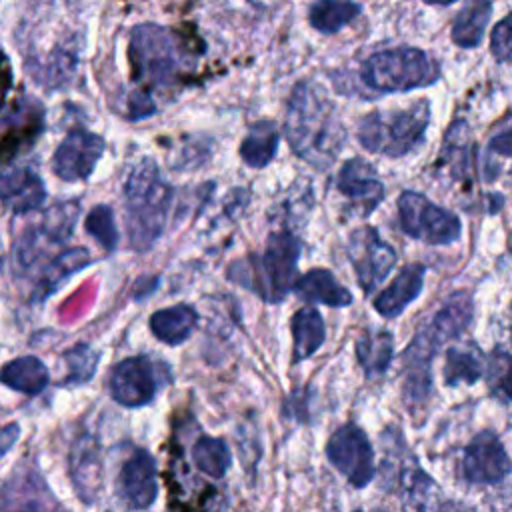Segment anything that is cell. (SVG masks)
<instances>
[{
    "instance_id": "obj_7",
    "label": "cell",
    "mask_w": 512,
    "mask_h": 512,
    "mask_svg": "<svg viewBox=\"0 0 512 512\" xmlns=\"http://www.w3.org/2000/svg\"><path fill=\"white\" fill-rule=\"evenodd\" d=\"M382 442H386L382 478H386L388 488L398 490L404 512H424L426 498L432 488L430 476L420 470L418 460L406 450L408 446L402 436L394 434V430H386V434H382Z\"/></svg>"
},
{
    "instance_id": "obj_25",
    "label": "cell",
    "mask_w": 512,
    "mask_h": 512,
    "mask_svg": "<svg viewBox=\"0 0 512 512\" xmlns=\"http://www.w3.org/2000/svg\"><path fill=\"white\" fill-rule=\"evenodd\" d=\"M292 358L294 362L310 358L324 342L326 330L320 312L312 306H304L292 316Z\"/></svg>"
},
{
    "instance_id": "obj_39",
    "label": "cell",
    "mask_w": 512,
    "mask_h": 512,
    "mask_svg": "<svg viewBox=\"0 0 512 512\" xmlns=\"http://www.w3.org/2000/svg\"><path fill=\"white\" fill-rule=\"evenodd\" d=\"M0 512H44L42 506L34 500H28L24 504H18V506H8V508H2Z\"/></svg>"
},
{
    "instance_id": "obj_41",
    "label": "cell",
    "mask_w": 512,
    "mask_h": 512,
    "mask_svg": "<svg viewBox=\"0 0 512 512\" xmlns=\"http://www.w3.org/2000/svg\"><path fill=\"white\" fill-rule=\"evenodd\" d=\"M354 512H364V510H354ZM370 512H388V510H382V508H376V510H370Z\"/></svg>"
},
{
    "instance_id": "obj_23",
    "label": "cell",
    "mask_w": 512,
    "mask_h": 512,
    "mask_svg": "<svg viewBox=\"0 0 512 512\" xmlns=\"http://www.w3.org/2000/svg\"><path fill=\"white\" fill-rule=\"evenodd\" d=\"M0 382L20 394L36 396L48 386L50 374H48L46 364L40 358L20 356V358L6 362L0 368Z\"/></svg>"
},
{
    "instance_id": "obj_15",
    "label": "cell",
    "mask_w": 512,
    "mask_h": 512,
    "mask_svg": "<svg viewBox=\"0 0 512 512\" xmlns=\"http://www.w3.org/2000/svg\"><path fill=\"white\" fill-rule=\"evenodd\" d=\"M118 490L122 500L136 510H144L152 506L158 494V480H156V462L148 450L144 448L132 450V454L126 458V462L120 468Z\"/></svg>"
},
{
    "instance_id": "obj_35",
    "label": "cell",
    "mask_w": 512,
    "mask_h": 512,
    "mask_svg": "<svg viewBox=\"0 0 512 512\" xmlns=\"http://www.w3.org/2000/svg\"><path fill=\"white\" fill-rule=\"evenodd\" d=\"M492 54L506 64H512V14L504 16L492 30L490 36Z\"/></svg>"
},
{
    "instance_id": "obj_38",
    "label": "cell",
    "mask_w": 512,
    "mask_h": 512,
    "mask_svg": "<svg viewBox=\"0 0 512 512\" xmlns=\"http://www.w3.org/2000/svg\"><path fill=\"white\" fill-rule=\"evenodd\" d=\"M490 148H492L494 152H498V154L512 156V130H506V132L498 134L496 138H492Z\"/></svg>"
},
{
    "instance_id": "obj_4",
    "label": "cell",
    "mask_w": 512,
    "mask_h": 512,
    "mask_svg": "<svg viewBox=\"0 0 512 512\" xmlns=\"http://www.w3.org/2000/svg\"><path fill=\"white\" fill-rule=\"evenodd\" d=\"M428 120V100L412 102L408 108L376 110L360 120L358 140L370 152L404 156L422 142Z\"/></svg>"
},
{
    "instance_id": "obj_24",
    "label": "cell",
    "mask_w": 512,
    "mask_h": 512,
    "mask_svg": "<svg viewBox=\"0 0 512 512\" xmlns=\"http://www.w3.org/2000/svg\"><path fill=\"white\" fill-rule=\"evenodd\" d=\"M280 144V130L272 120H258L248 128L240 144L242 160L252 168H264L276 156Z\"/></svg>"
},
{
    "instance_id": "obj_30",
    "label": "cell",
    "mask_w": 512,
    "mask_h": 512,
    "mask_svg": "<svg viewBox=\"0 0 512 512\" xmlns=\"http://www.w3.org/2000/svg\"><path fill=\"white\" fill-rule=\"evenodd\" d=\"M482 376V358L472 346H454L446 352L444 382L456 386L460 382L474 384Z\"/></svg>"
},
{
    "instance_id": "obj_12",
    "label": "cell",
    "mask_w": 512,
    "mask_h": 512,
    "mask_svg": "<svg viewBox=\"0 0 512 512\" xmlns=\"http://www.w3.org/2000/svg\"><path fill=\"white\" fill-rule=\"evenodd\" d=\"M110 396L114 402L126 408H140L156 396V374L154 362L148 356H130L120 360L108 380Z\"/></svg>"
},
{
    "instance_id": "obj_19",
    "label": "cell",
    "mask_w": 512,
    "mask_h": 512,
    "mask_svg": "<svg viewBox=\"0 0 512 512\" xmlns=\"http://www.w3.org/2000/svg\"><path fill=\"white\" fill-rule=\"evenodd\" d=\"M472 320V300L464 292L452 294L446 304L436 312L432 322L418 332V336L434 350H438L446 340L460 336Z\"/></svg>"
},
{
    "instance_id": "obj_11",
    "label": "cell",
    "mask_w": 512,
    "mask_h": 512,
    "mask_svg": "<svg viewBox=\"0 0 512 512\" xmlns=\"http://www.w3.org/2000/svg\"><path fill=\"white\" fill-rule=\"evenodd\" d=\"M348 256L358 284L366 294H370L388 276L396 262V252L370 226L360 228L350 236Z\"/></svg>"
},
{
    "instance_id": "obj_27",
    "label": "cell",
    "mask_w": 512,
    "mask_h": 512,
    "mask_svg": "<svg viewBox=\"0 0 512 512\" xmlns=\"http://www.w3.org/2000/svg\"><path fill=\"white\" fill-rule=\"evenodd\" d=\"M392 334L378 330V332H366L356 340V356L362 364L366 376L376 378L382 376L392 360Z\"/></svg>"
},
{
    "instance_id": "obj_5",
    "label": "cell",
    "mask_w": 512,
    "mask_h": 512,
    "mask_svg": "<svg viewBox=\"0 0 512 512\" xmlns=\"http://www.w3.org/2000/svg\"><path fill=\"white\" fill-rule=\"evenodd\" d=\"M360 78L378 92H406L436 82L438 66L424 50L390 48L368 56Z\"/></svg>"
},
{
    "instance_id": "obj_16",
    "label": "cell",
    "mask_w": 512,
    "mask_h": 512,
    "mask_svg": "<svg viewBox=\"0 0 512 512\" xmlns=\"http://www.w3.org/2000/svg\"><path fill=\"white\" fill-rule=\"evenodd\" d=\"M70 478L84 504L96 502L102 488V454L90 434L76 438L70 448Z\"/></svg>"
},
{
    "instance_id": "obj_36",
    "label": "cell",
    "mask_w": 512,
    "mask_h": 512,
    "mask_svg": "<svg viewBox=\"0 0 512 512\" xmlns=\"http://www.w3.org/2000/svg\"><path fill=\"white\" fill-rule=\"evenodd\" d=\"M128 110H130V118L132 120H140L146 118L150 114H154V100L148 92L144 90H134L128 98Z\"/></svg>"
},
{
    "instance_id": "obj_2",
    "label": "cell",
    "mask_w": 512,
    "mask_h": 512,
    "mask_svg": "<svg viewBox=\"0 0 512 512\" xmlns=\"http://www.w3.org/2000/svg\"><path fill=\"white\" fill-rule=\"evenodd\" d=\"M172 202V186L154 160H138L124 182L126 232L134 250H148L162 236Z\"/></svg>"
},
{
    "instance_id": "obj_40",
    "label": "cell",
    "mask_w": 512,
    "mask_h": 512,
    "mask_svg": "<svg viewBox=\"0 0 512 512\" xmlns=\"http://www.w3.org/2000/svg\"><path fill=\"white\" fill-rule=\"evenodd\" d=\"M424 2H428V4H440V6H444V4H452L454 0H424Z\"/></svg>"
},
{
    "instance_id": "obj_21",
    "label": "cell",
    "mask_w": 512,
    "mask_h": 512,
    "mask_svg": "<svg viewBox=\"0 0 512 512\" xmlns=\"http://www.w3.org/2000/svg\"><path fill=\"white\" fill-rule=\"evenodd\" d=\"M296 294L306 302H320L332 308H342L352 304V294L344 288L330 270L314 268L300 276L294 286Z\"/></svg>"
},
{
    "instance_id": "obj_28",
    "label": "cell",
    "mask_w": 512,
    "mask_h": 512,
    "mask_svg": "<svg viewBox=\"0 0 512 512\" xmlns=\"http://www.w3.org/2000/svg\"><path fill=\"white\" fill-rule=\"evenodd\" d=\"M360 14V4L352 0H316L308 10L312 28L322 34H334Z\"/></svg>"
},
{
    "instance_id": "obj_22",
    "label": "cell",
    "mask_w": 512,
    "mask_h": 512,
    "mask_svg": "<svg viewBox=\"0 0 512 512\" xmlns=\"http://www.w3.org/2000/svg\"><path fill=\"white\" fill-rule=\"evenodd\" d=\"M152 334L170 346H178L190 338L198 324V314L188 304H174L168 308H160L150 316Z\"/></svg>"
},
{
    "instance_id": "obj_26",
    "label": "cell",
    "mask_w": 512,
    "mask_h": 512,
    "mask_svg": "<svg viewBox=\"0 0 512 512\" xmlns=\"http://www.w3.org/2000/svg\"><path fill=\"white\" fill-rule=\"evenodd\" d=\"M492 0H466L452 24V40L462 48H474L486 30Z\"/></svg>"
},
{
    "instance_id": "obj_17",
    "label": "cell",
    "mask_w": 512,
    "mask_h": 512,
    "mask_svg": "<svg viewBox=\"0 0 512 512\" xmlns=\"http://www.w3.org/2000/svg\"><path fill=\"white\" fill-rule=\"evenodd\" d=\"M336 188L348 200L358 204L360 212L364 214L372 212L384 196V186L378 180L374 168L362 158H352L342 164L336 176Z\"/></svg>"
},
{
    "instance_id": "obj_32",
    "label": "cell",
    "mask_w": 512,
    "mask_h": 512,
    "mask_svg": "<svg viewBox=\"0 0 512 512\" xmlns=\"http://www.w3.org/2000/svg\"><path fill=\"white\" fill-rule=\"evenodd\" d=\"M86 234L92 236L104 250L112 252L116 250L118 242H120V234H118V226L114 220V212L110 206L106 204H98L94 206L84 222Z\"/></svg>"
},
{
    "instance_id": "obj_31",
    "label": "cell",
    "mask_w": 512,
    "mask_h": 512,
    "mask_svg": "<svg viewBox=\"0 0 512 512\" xmlns=\"http://www.w3.org/2000/svg\"><path fill=\"white\" fill-rule=\"evenodd\" d=\"M90 262V252L82 246L78 248H68L64 252H60L42 272L40 278V292L48 294L52 292L62 280H66L68 276H72L74 272H78L80 268H84Z\"/></svg>"
},
{
    "instance_id": "obj_34",
    "label": "cell",
    "mask_w": 512,
    "mask_h": 512,
    "mask_svg": "<svg viewBox=\"0 0 512 512\" xmlns=\"http://www.w3.org/2000/svg\"><path fill=\"white\" fill-rule=\"evenodd\" d=\"M100 354L88 346V344H76L66 352V368L68 384H84L94 378L96 368H98Z\"/></svg>"
},
{
    "instance_id": "obj_9",
    "label": "cell",
    "mask_w": 512,
    "mask_h": 512,
    "mask_svg": "<svg viewBox=\"0 0 512 512\" xmlns=\"http://www.w3.org/2000/svg\"><path fill=\"white\" fill-rule=\"evenodd\" d=\"M326 456L346 480L362 488L374 476V454L368 436L356 424H344L326 442Z\"/></svg>"
},
{
    "instance_id": "obj_29",
    "label": "cell",
    "mask_w": 512,
    "mask_h": 512,
    "mask_svg": "<svg viewBox=\"0 0 512 512\" xmlns=\"http://www.w3.org/2000/svg\"><path fill=\"white\" fill-rule=\"evenodd\" d=\"M192 462L202 474L210 478H222L232 464V454L222 438L202 436L192 448Z\"/></svg>"
},
{
    "instance_id": "obj_37",
    "label": "cell",
    "mask_w": 512,
    "mask_h": 512,
    "mask_svg": "<svg viewBox=\"0 0 512 512\" xmlns=\"http://www.w3.org/2000/svg\"><path fill=\"white\" fill-rule=\"evenodd\" d=\"M18 438H20V426L16 422L0 426V460L12 450Z\"/></svg>"
},
{
    "instance_id": "obj_20",
    "label": "cell",
    "mask_w": 512,
    "mask_h": 512,
    "mask_svg": "<svg viewBox=\"0 0 512 512\" xmlns=\"http://www.w3.org/2000/svg\"><path fill=\"white\" fill-rule=\"evenodd\" d=\"M424 274H426V266L422 264L404 266L400 274L388 284V288H384L376 296L374 308L386 318L398 316L420 294Z\"/></svg>"
},
{
    "instance_id": "obj_1",
    "label": "cell",
    "mask_w": 512,
    "mask_h": 512,
    "mask_svg": "<svg viewBox=\"0 0 512 512\" xmlns=\"http://www.w3.org/2000/svg\"><path fill=\"white\" fill-rule=\"evenodd\" d=\"M284 134L294 154L320 170L336 160L346 140L334 104L314 82L294 86L286 108Z\"/></svg>"
},
{
    "instance_id": "obj_3",
    "label": "cell",
    "mask_w": 512,
    "mask_h": 512,
    "mask_svg": "<svg viewBox=\"0 0 512 512\" xmlns=\"http://www.w3.org/2000/svg\"><path fill=\"white\" fill-rule=\"evenodd\" d=\"M300 250V240L294 234L276 232L268 238L264 252L232 262L228 276L262 300L280 302L296 286Z\"/></svg>"
},
{
    "instance_id": "obj_6",
    "label": "cell",
    "mask_w": 512,
    "mask_h": 512,
    "mask_svg": "<svg viewBox=\"0 0 512 512\" xmlns=\"http://www.w3.org/2000/svg\"><path fill=\"white\" fill-rule=\"evenodd\" d=\"M130 60L134 78L144 80L154 88H164L172 82L180 56L176 40L166 28L144 22L130 32Z\"/></svg>"
},
{
    "instance_id": "obj_33",
    "label": "cell",
    "mask_w": 512,
    "mask_h": 512,
    "mask_svg": "<svg viewBox=\"0 0 512 512\" xmlns=\"http://www.w3.org/2000/svg\"><path fill=\"white\" fill-rule=\"evenodd\" d=\"M486 380L494 396L504 402H512V354L504 350H494L488 356Z\"/></svg>"
},
{
    "instance_id": "obj_13",
    "label": "cell",
    "mask_w": 512,
    "mask_h": 512,
    "mask_svg": "<svg viewBox=\"0 0 512 512\" xmlns=\"http://www.w3.org/2000/svg\"><path fill=\"white\" fill-rule=\"evenodd\" d=\"M512 470V462L500 438L484 430L476 434L462 456V476L474 484H496Z\"/></svg>"
},
{
    "instance_id": "obj_18",
    "label": "cell",
    "mask_w": 512,
    "mask_h": 512,
    "mask_svg": "<svg viewBox=\"0 0 512 512\" xmlns=\"http://www.w3.org/2000/svg\"><path fill=\"white\" fill-rule=\"evenodd\" d=\"M46 200L42 178L30 168H10L0 172V204L16 214L38 210Z\"/></svg>"
},
{
    "instance_id": "obj_8",
    "label": "cell",
    "mask_w": 512,
    "mask_h": 512,
    "mask_svg": "<svg viewBox=\"0 0 512 512\" xmlns=\"http://www.w3.org/2000/svg\"><path fill=\"white\" fill-rule=\"evenodd\" d=\"M400 224L404 232L426 244H450L460 238L462 224L452 212L432 204L418 192H404L398 198Z\"/></svg>"
},
{
    "instance_id": "obj_10",
    "label": "cell",
    "mask_w": 512,
    "mask_h": 512,
    "mask_svg": "<svg viewBox=\"0 0 512 512\" xmlns=\"http://www.w3.org/2000/svg\"><path fill=\"white\" fill-rule=\"evenodd\" d=\"M106 142L100 134L76 128L64 136L52 156V170L64 182L86 180L102 158Z\"/></svg>"
},
{
    "instance_id": "obj_14",
    "label": "cell",
    "mask_w": 512,
    "mask_h": 512,
    "mask_svg": "<svg viewBox=\"0 0 512 512\" xmlns=\"http://www.w3.org/2000/svg\"><path fill=\"white\" fill-rule=\"evenodd\" d=\"M78 212V202H60L52 206L44 214L42 222L34 230H26L16 244L18 264L28 266L30 262H34L38 258V246H42V242H64L74 230Z\"/></svg>"
}]
</instances>
